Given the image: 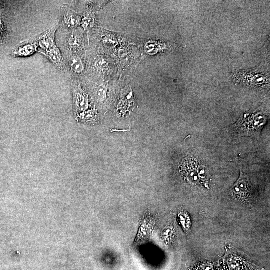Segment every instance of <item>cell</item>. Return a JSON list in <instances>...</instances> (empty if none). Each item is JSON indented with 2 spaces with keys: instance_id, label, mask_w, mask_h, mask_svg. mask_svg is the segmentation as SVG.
Here are the masks:
<instances>
[{
  "instance_id": "obj_13",
  "label": "cell",
  "mask_w": 270,
  "mask_h": 270,
  "mask_svg": "<svg viewBox=\"0 0 270 270\" xmlns=\"http://www.w3.org/2000/svg\"><path fill=\"white\" fill-rule=\"evenodd\" d=\"M94 16L90 12H86L84 13L83 18L80 22L84 30L90 28L94 24Z\"/></svg>"
},
{
  "instance_id": "obj_14",
  "label": "cell",
  "mask_w": 270,
  "mask_h": 270,
  "mask_svg": "<svg viewBox=\"0 0 270 270\" xmlns=\"http://www.w3.org/2000/svg\"><path fill=\"white\" fill-rule=\"evenodd\" d=\"M197 172L200 180L205 184L208 183L210 174L208 169L204 166L200 165L197 166Z\"/></svg>"
},
{
  "instance_id": "obj_2",
  "label": "cell",
  "mask_w": 270,
  "mask_h": 270,
  "mask_svg": "<svg viewBox=\"0 0 270 270\" xmlns=\"http://www.w3.org/2000/svg\"><path fill=\"white\" fill-rule=\"evenodd\" d=\"M233 78L241 83L256 88L269 86V77L268 74L256 70L240 71L233 75Z\"/></svg>"
},
{
  "instance_id": "obj_15",
  "label": "cell",
  "mask_w": 270,
  "mask_h": 270,
  "mask_svg": "<svg viewBox=\"0 0 270 270\" xmlns=\"http://www.w3.org/2000/svg\"><path fill=\"white\" fill-rule=\"evenodd\" d=\"M8 36L7 27L5 19L0 15V44L6 40Z\"/></svg>"
},
{
  "instance_id": "obj_4",
  "label": "cell",
  "mask_w": 270,
  "mask_h": 270,
  "mask_svg": "<svg viewBox=\"0 0 270 270\" xmlns=\"http://www.w3.org/2000/svg\"><path fill=\"white\" fill-rule=\"evenodd\" d=\"M250 193L249 179L240 171L239 178L230 190V194L236 199L244 200L248 197Z\"/></svg>"
},
{
  "instance_id": "obj_3",
  "label": "cell",
  "mask_w": 270,
  "mask_h": 270,
  "mask_svg": "<svg viewBox=\"0 0 270 270\" xmlns=\"http://www.w3.org/2000/svg\"><path fill=\"white\" fill-rule=\"evenodd\" d=\"M58 28V25L54 24L35 37L40 48L38 52H45L57 46L56 43V32Z\"/></svg>"
},
{
  "instance_id": "obj_16",
  "label": "cell",
  "mask_w": 270,
  "mask_h": 270,
  "mask_svg": "<svg viewBox=\"0 0 270 270\" xmlns=\"http://www.w3.org/2000/svg\"><path fill=\"white\" fill-rule=\"evenodd\" d=\"M106 62L104 59L100 56H98L95 59L94 62V66L98 71H102L106 67Z\"/></svg>"
},
{
  "instance_id": "obj_7",
  "label": "cell",
  "mask_w": 270,
  "mask_h": 270,
  "mask_svg": "<svg viewBox=\"0 0 270 270\" xmlns=\"http://www.w3.org/2000/svg\"><path fill=\"white\" fill-rule=\"evenodd\" d=\"M81 22L80 16L74 10L64 7L62 10V25L68 28H76Z\"/></svg>"
},
{
  "instance_id": "obj_11",
  "label": "cell",
  "mask_w": 270,
  "mask_h": 270,
  "mask_svg": "<svg viewBox=\"0 0 270 270\" xmlns=\"http://www.w3.org/2000/svg\"><path fill=\"white\" fill-rule=\"evenodd\" d=\"M68 62L70 70L74 74H81L83 73L84 66L78 54H69Z\"/></svg>"
},
{
  "instance_id": "obj_6",
  "label": "cell",
  "mask_w": 270,
  "mask_h": 270,
  "mask_svg": "<svg viewBox=\"0 0 270 270\" xmlns=\"http://www.w3.org/2000/svg\"><path fill=\"white\" fill-rule=\"evenodd\" d=\"M73 100L74 109L81 112L88 109L90 106V100L87 94L82 90L80 84H72Z\"/></svg>"
},
{
  "instance_id": "obj_10",
  "label": "cell",
  "mask_w": 270,
  "mask_h": 270,
  "mask_svg": "<svg viewBox=\"0 0 270 270\" xmlns=\"http://www.w3.org/2000/svg\"><path fill=\"white\" fill-rule=\"evenodd\" d=\"M184 162L188 179L194 184L198 183L200 179L197 172L198 164L196 162L190 159L187 160Z\"/></svg>"
},
{
  "instance_id": "obj_12",
  "label": "cell",
  "mask_w": 270,
  "mask_h": 270,
  "mask_svg": "<svg viewBox=\"0 0 270 270\" xmlns=\"http://www.w3.org/2000/svg\"><path fill=\"white\" fill-rule=\"evenodd\" d=\"M178 219L184 232L188 233L190 227V220L188 214L185 211H182L178 214Z\"/></svg>"
},
{
  "instance_id": "obj_1",
  "label": "cell",
  "mask_w": 270,
  "mask_h": 270,
  "mask_svg": "<svg viewBox=\"0 0 270 270\" xmlns=\"http://www.w3.org/2000/svg\"><path fill=\"white\" fill-rule=\"evenodd\" d=\"M268 120V116L262 112L247 114L240 118L232 126V128L239 136H247L258 138Z\"/></svg>"
},
{
  "instance_id": "obj_5",
  "label": "cell",
  "mask_w": 270,
  "mask_h": 270,
  "mask_svg": "<svg viewBox=\"0 0 270 270\" xmlns=\"http://www.w3.org/2000/svg\"><path fill=\"white\" fill-rule=\"evenodd\" d=\"M38 50V46L35 38L21 42L12 50L14 58H26L32 56Z\"/></svg>"
},
{
  "instance_id": "obj_9",
  "label": "cell",
  "mask_w": 270,
  "mask_h": 270,
  "mask_svg": "<svg viewBox=\"0 0 270 270\" xmlns=\"http://www.w3.org/2000/svg\"><path fill=\"white\" fill-rule=\"evenodd\" d=\"M41 54L44 55L50 62L60 70L63 72L66 69L65 60L57 46Z\"/></svg>"
},
{
  "instance_id": "obj_8",
  "label": "cell",
  "mask_w": 270,
  "mask_h": 270,
  "mask_svg": "<svg viewBox=\"0 0 270 270\" xmlns=\"http://www.w3.org/2000/svg\"><path fill=\"white\" fill-rule=\"evenodd\" d=\"M66 46L69 54H78L84 46L82 34L76 30H73L68 36Z\"/></svg>"
}]
</instances>
